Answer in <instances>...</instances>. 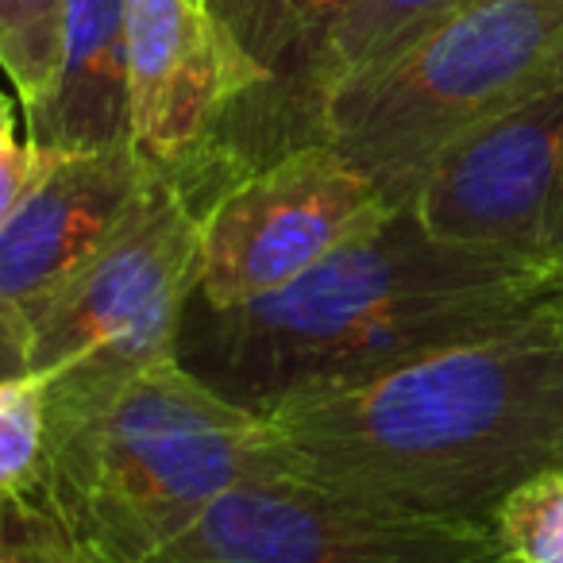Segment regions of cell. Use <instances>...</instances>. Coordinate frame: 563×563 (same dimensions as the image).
<instances>
[{"label": "cell", "instance_id": "cell-17", "mask_svg": "<svg viewBox=\"0 0 563 563\" xmlns=\"http://www.w3.org/2000/svg\"><path fill=\"white\" fill-rule=\"evenodd\" d=\"M0 563H81L35 494L0 509Z\"/></svg>", "mask_w": 563, "mask_h": 563}, {"label": "cell", "instance_id": "cell-19", "mask_svg": "<svg viewBox=\"0 0 563 563\" xmlns=\"http://www.w3.org/2000/svg\"><path fill=\"white\" fill-rule=\"evenodd\" d=\"M32 371V329L16 306L0 301V378H16Z\"/></svg>", "mask_w": 563, "mask_h": 563}, {"label": "cell", "instance_id": "cell-22", "mask_svg": "<svg viewBox=\"0 0 563 563\" xmlns=\"http://www.w3.org/2000/svg\"><path fill=\"white\" fill-rule=\"evenodd\" d=\"M560 278H563V263H560Z\"/></svg>", "mask_w": 563, "mask_h": 563}, {"label": "cell", "instance_id": "cell-11", "mask_svg": "<svg viewBox=\"0 0 563 563\" xmlns=\"http://www.w3.org/2000/svg\"><path fill=\"white\" fill-rule=\"evenodd\" d=\"M212 16L263 74V93L220 155V194L255 166L321 140L324 58L352 0H209Z\"/></svg>", "mask_w": 563, "mask_h": 563}, {"label": "cell", "instance_id": "cell-21", "mask_svg": "<svg viewBox=\"0 0 563 563\" xmlns=\"http://www.w3.org/2000/svg\"><path fill=\"white\" fill-rule=\"evenodd\" d=\"M548 313H552V324L563 332V282H560V290L552 294V301H548Z\"/></svg>", "mask_w": 563, "mask_h": 563}, {"label": "cell", "instance_id": "cell-5", "mask_svg": "<svg viewBox=\"0 0 563 563\" xmlns=\"http://www.w3.org/2000/svg\"><path fill=\"white\" fill-rule=\"evenodd\" d=\"M197 205L147 166L112 240L27 317L32 375H132L174 355L197 282Z\"/></svg>", "mask_w": 563, "mask_h": 563}, {"label": "cell", "instance_id": "cell-3", "mask_svg": "<svg viewBox=\"0 0 563 563\" xmlns=\"http://www.w3.org/2000/svg\"><path fill=\"white\" fill-rule=\"evenodd\" d=\"M43 383L35 498L81 563H147L232 486L290 475L263 417L205 386L178 355L132 375Z\"/></svg>", "mask_w": 563, "mask_h": 563}, {"label": "cell", "instance_id": "cell-8", "mask_svg": "<svg viewBox=\"0 0 563 563\" xmlns=\"http://www.w3.org/2000/svg\"><path fill=\"white\" fill-rule=\"evenodd\" d=\"M263 93L209 0H128V109L143 166L170 178L197 212L220 194V155Z\"/></svg>", "mask_w": 563, "mask_h": 563}, {"label": "cell", "instance_id": "cell-14", "mask_svg": "<svg viewBox=\"0 0 563 563\" xmlns=\"http://www.w3.org/2000/svg\"><path fill=\"white\" fill-rule=\"evenodd\" d=\"M66 4L70 0H0V70L9 74L24 109L40 104L55 81Z\"/></svg>", "mask_w": 563, "mask_h": 563}, {"label": "cell", "instance_id": "cell-4", "mask_svg": "<svg viewBox=\"0 0 563 563\" xmlns=\"http://www.w3.org/2000/svg\"><path fill=\"white\" fill-rule=\"evenodd\" d=\"M563 74V0H463L329 93L321 140L394 205L452 143Z\"/></svg>", "mask_w": 563, "mask_h": 563}, {"label": "cell", "instance_id": "cell-16", "mask_svg": "<svg viewBox=\"0 0 563 563\" xmlns=\"http://www.w3.org/2000/svg\"><path fill=\"white\" fill-rule=\"evenodd\" d=\"M494 525L517 563H563V467L517 486Z\"/></svg>", "mask_w": 563, "mask_h": 563}, {"label": "cell", "instance_id": "cell-6", "mask_svg": "<svg viewBox=\"0 0 563 563\" xmlns=\"http://www.w3.org/2000/svg\"><path fill=\"white\" fill-rule=\"evenodd\" d=\"M147 563H517L494 521L371 506L298 475L220 494Z\"/></svg>", "mask_w": 563, "mask_h": 563}, {"label": "cell", "instance_id": "cell-9", "mask_svg": "<svg viewBox=\"0 0 563 563\" xmlns=\"http://www.w3.org/2000/svg\"><path fill=\"white\" fill-rule=\"evenodd\" d=\"M409 205L440 240L509 251L560 274L563 74L452 143Z\"/></svg>", "mask_w": 563, "mask_h": 563}, {"label": "cell", "instance_id": "cell-10", "mask_svg": "<svg viewBox=\"0 0 563 563\" xmlns=\"http://www.w3.org/2000/svg\"><path fill=\"white\" fill-rule=\"evenodd\" d=\"M147 166L132 143L109 151H47L40 178L0 224V301L32 317L112 240Z\"/></svg>", "mask_w": 563, "mask_h": 563}, {"label": "cell", "instance_id": "cell-15", "mask_svg": "<svg viewBox=\"0 0 563 563\" xmlns=\"http://www.w3.org/2000/svg\"><path fill=\"white\" fill-rule=\"evenodd\" d=\"M47 455V383L40 375L0 378V509L35 494Z\"/></svg>", "mask_w": 563, "mask_h": 563}, {"label": "cell", "instance_id": "cell-12", "mask_svg": "<svg viewBox=\"0 0 563 563\" xmlns=\"http://www.w3.org/2000/svg\"><path fill=\"white\" fill-rule=\"evenodd\" d=\"M27 112L43 151H109L132 143L128 109V0H70L63 55L47 97Z\"/></svg>", "mask_w": 563, "mask_h": 563}, {"label": "cell", "instance_id": "cell-1", "mask_svg": "<svg viewBox=\"0 0 563 563\" xmlns=\"http://www.w3.org/2000/svg\"><path fill=\"white\" fill-rule=\"evenodd\" d=\"M560 274L509 251L440 240L413 205L336 247L271 298L212 309L189 294L174 355L205 386L263 417L548 313Z\"/></svg>", "mask_w": 563, "mask_h": 563}, {"label": "cell", "instance_id": "cell-2", "mask_svg": "<svg viewBox=\"0 0 563 563\" xmlns=\"http://www.w3.org/2000/svg\"><path fill=\"white\" fill-rule=\"evenodd\" d=\"M286 471L324 490L444 521H494L563 467V332L552 313L263 413Z\"/></svg>", "mask_w": 563, "mask_h": 563}, {"label": "cell", "instance_id": "cell-20", "mask_svg": "<svg viewBox=\"0 0 563 563\" xmlns=\"http://www.w3.org/2000/svg\"><path fill=\"white\" fill-rule=\"evenodd\" d=\"M16 109H12V101L4 93H0V155L4 151L16 147Z\"/></svg>", "mask_w": 563, "mask_h": 563}, {"label": "cell", "instance_id": "cell-18", "mask_svg": "<svg viewBox=\"0 0 563 563\" xmlns=\"http://www.w3.org/2000/svg\"><path fill=\"white\" fill-rule=\"evenodd\" d=\"M43 163H47V151L35 147L32 140L16 143L12 151L0 155V224H4L9 212L20 205V197L27 194V186L40 178Z\"/></svg>", "mask_w": 563, "mask_h": 563}, {"label": "cell", "instance_id": "cell-13", "mask_svg": "<svg viewBox=\"0 0 563 563\" xmlns=\"http://www.w3.org/2000/svg\"><path fill=\"white\" fill-rule=\"evenodd\" d=\"M463 0H352L324 58V101L352 74L390 58ZM324 112V109H321Z\"/></svg>", "mask_w": 563, "mask_h": 563}, {"label": "cell", "instance_id": "cell-7", "mask_svg": "<svg viewBox=\"0 0 563 563\" xmlns=\"http://www.w3.org/2000/svg\"><path fill=\"white\" fill-rule=\"evenodd\" d=\"M398 205L329 143H306L235 178L201 212L194 298L212 309L286 290Z\"/></svg>", "mask_w": 563, "mask_h": 563}]
</instances>
